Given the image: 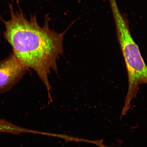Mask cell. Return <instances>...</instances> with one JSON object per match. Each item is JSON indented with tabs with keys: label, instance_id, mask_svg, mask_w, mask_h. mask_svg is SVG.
<instances>
[{
	"label": "cell",
	"instance_id": "obj_1",
	"mask_svg": "<svg viewBox=\"0 0 147 147\" xmlns=\"http://www.w3.org/2000/svg\"><path fill=\"white\" fill-rule=\"evenodd\" d=\"M10 19L3 21L4 37L12 47L13 54L28 69H33L47 87L51 101V87L49 76L51 70L57 73V61L63 53V40L67 30L58 33L49 27L47 16L43 26L36 16L28 20L21 10L14 11L10 5Z\"/></svg>",
	"mask_w": 147,
	"mask_h": 147
},
{
	"label": "cell",
	"instance_id": "obj_2",
	"mask_svg": "<svg viewBox=\"0 0 147 147\" xmlns=\"http://www.w3.org/2000/svg\"><path fill=\"white\" fill-rule=\"evenodd\" d=\"M114 14L117 40L127 72L129 86L126 103L127 105L136 95L139 86L146 83L147 67L138 46L132 38L127 20L121 14Z\"/></svg>",
	"mask_w": 147,
	"mask_h": 147
},
{
	"label": "cell",
	"instance_id": "obj_3",
	"mask_svg": "<svg viewBox=\"0 0 147 147\" xmlns=\"http://www.w3.org/2000/svg\"><path fill=\"white\" fill-rule=\"evenodd\" d=\"M27 69L13 53L0 62V93L11 89L22 78Z\"/></svg>",
	"mask_w": 147,
	"mask_h": 147
},
{
	"label": "cell",
	"instance_id": "obj_4",
	"mask_svg": "<svg viewBox=\"0 0 147 147\" xmlns=\"http://www.w3.org/2000/svg\"><path fill=\"white\" fill-rule=\"evenodd\" d=\"M29 129L20 127L5 119H0V133L19 135L23 133H29Z\"/></svg>",
	"mask_w": 147,
	"mask_h": 147
}]
</instances>
